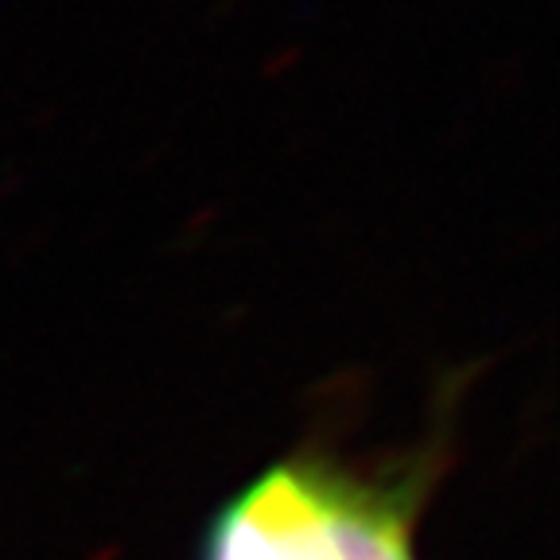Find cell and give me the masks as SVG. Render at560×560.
<instances>
[{
  "label": "cell",
  "mask_w": 560,
  "mask_h": 560,
  "mask_svg": "<svg viewBox=\"0 0 560 560\" xmlns=\"http://www.w3.org/2000/svg\"><path fill=\"white\" fill-rule=\"evenodd\" d=\"M440 467L436 444L382 467L284 455L210 514L199 560H420Z\"/></svg>",
  "instance_id": "6da1fadb"
}]
</instances>
